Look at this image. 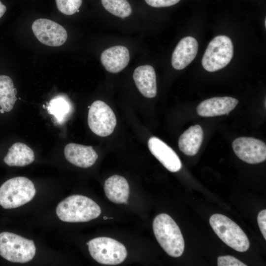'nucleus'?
Returning <instances> with one entry per match:
<instances>
[{"label":"nucleus","instance_id":"nucleus-18","mask_svg":"<svg viewBox=\"0 0 266 266\" xmlns=\"http://www.w3.org/2000/svg\"><path fill=\"white\" fill-rule=\"evenodd\" d=\"M203 137V132L199 125L191 126L180 136L178 147L188 156H194L198 152Z\"/></svg>","mask_w":266,"mask_h":266},{"label":"nucleus","instance_id":"nucleus-20","mask_svg":"<svg viewBox=\"0 0 266 266\" xmlns=\"http://www.w3.org/2000/svg\"><path fill=\"white\" fill-rule=\"evenodd\" d=\"M47 111L49 114L53 116L55 122L57 124H62L71 114L72 107L68 99L59 96L51 100L47 106Z\"/></svg>","mask_w":266,"mask_h":266},{"label":"nucleus","instance_id":"nucleus-24","mask_svg":"<svg viewBox=\"0 0 266 266\" xmlns=\"http://www.w3.org/2000/svg\"><path fill=\"white\" fill-rule=\"evenodd\" d=\"M218 266H246L247 265L232 256H219L217 258Z\"/></svg>","mask_w":266,"mask_h":266},{"label":"nucleus","instance_id":"nucleus-26","mask_svg":"<svg viewBox=\"0 0 266 266\" xmlns=\"http://www.w3.org/2000/svg\"><path fill=\"white\" fill-rule=\"evenodd\" d=\"M257 222L259 228L265 238L266 239V210L260 211L257 217Z\"/></svg>","mask_w":266,"mask_h":266},{"label":"nucleus","instance_id":"nucleus-16","mask_svg":"<svg viewBox=\"0 0 266 266\" xmlns=\"http://www.w3.org/2000/svg\"><path fill=\"white\" fill-rule=\"evenodd\" d=\"M136 87L141 94L147 98H153L157 94L156 76L155 70L150 65L140 66L133 73Z\"/></svg>","mask_w":266,"mask_h":266},{"label":"nucleus","instance_id":"nucleus-1","mask_svg":"<svg viewBox=\"0 0 266 266\" xmlns=\"http://www.w3.org/2000/svg\"><path fill=\"white\" fill-rule=\"evenodd\" d=\"M56 214L62 221L85 222L98 217L101 213L99 205L87 197L74 195L61 201L57 206Z\"/></svg>","mask_w":266,"mask_h":266},{"label":"nucleus","instance_id":"nucleus-23","mask_svg":"<svg viewBox=\"0 0 266 266\" xmlns=\"http://www.w3.org/2000/svg\"><path fill=\"white\" fill-rule=\"evenodd\" d=\"M57 7L62 13L71 15L77 12L81 6L82 0H56Z\"/></svg>","mask_w":266,"mask_h":266},{"label":"nucleus","instance_id":"nucleus-21","mask_svg":"<svg viewBox=\"0 0 266 266\" xmlns=\"http://www.w3.org/2000/svg\"><path fill=\"white\" fill-rule=\"evenodd\" d=\"M17 92L11 78L7 75H0V107L5 112L12 109L17 100Z\"/></svg>","mask_w":266,"mask_h":266},{"label":"nucleus","instance_id":"nucleus-6","mask_svg":"<svg viewBox=\"0 0 266 266\" xmlns=\"http://www.w3.org/2000/svg\"><path fill=\"white\" fill-rule=\"evenodd\" d=\"M91 257L100 264L115 265L122 263L127 256L125 246L117 240L107 237H99L89 241Z\"/></svg>","mask_w":266,"mask_h":266},{"label":"nucleus","instance_id":"nucleus-22","mask_svg":"<svg viewBox=\"0 0 266 266\" xmlns=\"http://www.w3.org/2000/svg\"><path fill=\"white\" fill-rule=\"evenodd\" d=\"M104 8L113 15L120 18L129 16L132 12L127 0H101Z\"/></svg>","mask_w":266,"mask_h":266},{"label":"nucleus","instance_id":"nucleus-8","mask_svg":"<svg viewBox=\"0 0 266 266\" xmlns=\"http://www.w3.org/2000/svg\"><path fill=\"white\" fill-rule=\"evenodd\" d=\"M116 122L114 113L104 102L96 100L90 106L88 123L95 134L102 137L109 135L114 131Z\"/></svg>","mask_w":266,"mask_h":266},{"label":"nucleus","instance_id":"nucleus-17","mask_svg":"<svg viewBox=\"0 0 266 266\" xmlns=\"http://www.w3.org/2000/svg\"><path fill=\"white\" fill-rule=\"evenodd\" d=\"M107 198L115 203H128L130 188L127 180L123 176L114 175L107 178L104 185Z\"/></svg>","mask_w":266,"mask_h":266},{"label":"nucleus","instance_id":"nucleus-10","mask_svg":"<svg viewBox=\"0 0 266 266\" xmlns=\"http://www.w3.org/2000/svg\"><path fill=\"white\" fill-rule=\"evenodd\" d=\"M232 146L236 155L247 163L258 164L266 159V145L260 139L240 137L233 140Z\"/></svg>","mask_w":266,"mask_h":266},{"label":"nucleus","instance_id":"nucleus-19","mask_svg":"<svg viewBox=\"0 0 266 266\" xmlns=\"http://www.w3.org/2000/svg\"><path fill=\"white\" fill-rule=\"evenodd\" d=\"M34 160L33 150L21 142H16L12 145L3 159L4 162L10 166H24L32 164Z\"/></svg>","mask_w":266,"mask_h":266},{"label":"nucleus","instance_id":"nucleus-2","mask_svg":"<svg viewBox=\"0 0 266 266\" xmlns=\"http://www.w3.org/2000/svg\"><path fill=\"white\" fill-rule=\"evenodd\" d=\"M153 230L158 243L168 255L176 258L182 255L184 238L178 226L169 215L161 213L156 216Z\"/></svg>","mask_w":266,"mask_h":266},{"label":"nucleus","instance_id":"nucleus-29","mask_svg":"<svg viewBox=\"0 0 266 266\" xmlns=\"http://www.w3.org/2000/svg\"><path fill=\"white\" fill-rule=\"evenodd\" d=\"M103 218H104V219H107V217H104Z\"/></svg>","mask_w":266,"mask_h":266},{"label":"nucleus","instance_id":"nucleus-28","mask_svg":"<svg viewBox=\"0 0 266 266\" xmlns=\"http://www.w3.org/2000/svg\"><path fill=\"white\" fill-rule=\"evenodd\" d=\"M0 112L1 113H3L5 111L1 108V109H0Z\"/></svg>","mask_w":266,"mask_h":266},{"label":"nucleus","instance_id":"nucleus-25","mask_svg":"<svg viewBox=\"0 0 266 266\" xmlns=\"http://www.w3.org/2000/svg\"><path fill=\"white\" fill-rule=\"evenodd\" d=\"M149 5L153 7L170 6L177 3L180 0H145Z\"/></svg>","mask_w":266,"mask_h":266},{"label":"nucleus","instance_id":"nucleus-12","mask_svg":"<svg viewBox=\"0 0 266 266\" xmlns=\"http://www.w3.org/2000/svg\"><path fill=\"white\" fill-rule=\"evenodd\" d=\"M238 103L237 99L230 97L211 98L201 102L197 107V112L202 117L228 115Z\"/></svg>","mask_w":266,"mask_h":266},{"label":"nucleus","instance_id":"nucleus-3","mask_svg":"<svg viewBox=\"0 0 266 266\" xmlns=\"http://www.w3.org/2000/svg\"><path fill=\"white\" fill-rule=\"evenodd\" d=\"M36 193L33 183L25 177L10 178L0 187V205L5 209L18 207L31 201Z\"/></svg>","mask_w":266,"mask_h":266},{"label":"nucleus","instance_id":"nucleus-27","mask_svg":"<svg viewBox=\"0 0 266 266\" xmlns=\"http://www.w3.org/2000/svg\"><path fill=\"white\" fill-rule=\"evenodd\" d=\"M6 10V6L0 1V18L3 16Z\"/></svg>","mask_w":266,"mask_h":266},{"label":"nucleus","instance_id":"nucleus-15","mask_svg":"<svg viewBox=\"0 0 266 266\" xmlns=\"http://www.w3.org/2000/svg\"><path fill=\"white\" fill-rule=\"evenodd\" d=\"M100 61L105 69L111 73H118L128 65L130 54L124 46H115L102 52Z\"/></svg>","mask_w":266,"mask_h":266},{"label":"nucleus","instance_id":"nucleus-5","mask_svg":"<svg viewBox=\"0 0 266 266\" xmlns=\"http://www.w3.org/2000/svg\"><path fill=\"white\" fill-rule=\"evenodd\" d=\"M34 242L13 233H0V255L13 263H26L34 257Z\"/></svg>","mask_w":266,"mask_h":266},{"label":"nucleus","instance_id":"nucleus-14","mask_svg":"<svg viewBox=\"0 0 266 266\" xmlns=\"http://www.w3.org/2000/svg\"><path fill=\"white\" fill-rule=\"evenodd\" d=\"M66 159L78 167L87 168L93 165L98 155L91 146L70 143L64 149Z\"/></svg>","mask_w":266,"mask_h":266},{"label":"nucleus","instance_id":"nucleus-9","mask_svg":"<svg viewBox=\"0 0 266 266\" xmlns=\"http://www.w3.org/2000/svg\"><path fill=\"white\" fill-rule=\"evenodd\" d=\"M36 38L42 43L50 46H60L66 40L67 33L61 25L49 19L40 18L32 26Z\"/></svg>","mask_w":266,"mask_h":266},{"label":"nucleus","instance_id":"nucleus-11","mask_svg":"<svg viewBox=\"0 0 266 266\" xmlns=\"http://www.w3.org/2000/svg\"><path fill=\"white\" fill-rule=\"evenodd\" d=\"M148 145L151 153L169 171L175 172L181 168V162L177 154L162 140L151 137Z\"/></svg>","mask_w":266,"mask_h":266},{"label":"nucleus","instance_id":"nucleus-4","mask_svg":"<svg viewBox=\"0 0 266 266\" xmlns=\"http://www.w3.org/2000/svg\"><path fill=\"white\" fill-rule=\"evenodd\" d=\"M209 223L215 233L226 244L238 252L248 250L250 243L246 234L229 218L221 214H214L210 217Z\"/></svg>","mask_w":266,"mask_h":266},{"label":"nucleus","instance_id":"nucleus-31","mask_svg":"<svg viewBox=\"0 0 266 266\" xmlns=\"http://www.w3.org/2000/svg\"><path fill=\"white\" fill-rule=\"evenodd\" d=\"M88 243H89V242H87V243H86V244H87V245H88Z\"/></svg>","mask_w":266,"mask_h":266},{"label":"nucleus","instance_id":"nucleus-13","mask_svg":"<svg viewBox=\"0 0 266 266\" xmlns=\"http://www.w3.org/2000/svg\"><path fill=\"white\" fill-rule=\"evenodd\" d=\"M198 51V43L192 36L183 38L173 52L171 65L174 68L181 70L186 67L195 58Z\"/></svg>","mask_w":266,"mask_h":266},{"label":"nucleus","instance_id":"nucleus-30","mask_svg":"<svg viewBox=\"0 0 266 266\" xmlns=\"http://www.w3.org/2000/svg\"><path fill=\"white\" fill-rule=\"evenodd\" d=\"M77 12H79V10L78 9V10H77Z\"/></svg>","mask_w":266,"mask_h":266},{"label":"nucleus","instance_id":"nucleus-7","mask_svg":"<svg viewBox=\"0 0 266 266\" xmlns=\"http://www.w3.org/2000/svg\"><path fill=\"white\" fill-rule=\"evenodd\" d=\"M233 45L227 36L215 37L208 44L203 56L201 64L207 71L214 72L225 67L233 56Z\"/></svg>","mask_w":266,"mask_h":266}]
</instances>
